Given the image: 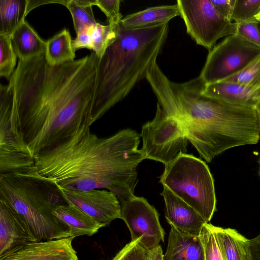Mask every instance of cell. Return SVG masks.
Segmentation results:
<instances>
[{"instance_id":"836d02e7","label":"cell","mask_w":260,"mask_h":260,"mask_svg":"<svg viewBox=\"0 0 260 260\" xmlns=\"http://www.w3.org/2000/svg\"><path fill=\"white\" fill-rule=\"evenodd\" d=\"M250 260H260V234L249 239Z\"/></svg>"},{"instance_id":"83f0119b","label":"cell","mask_w":260,"mask_h":260,"mask_svg":"<svg viewBox=\"0 0 260 260\" xmlns=\"http://www.w3.org/2000/svg\"><path fill=\"white\" fill-rule=\"evenodd\" d=\"M212 225L206 223L200 235L204 247L205 260H223Z\"/></svg>"},{"instance_id":"7402d4cb","label":"cell","mask_w":260,"mask_h":260,"mask_svg":"<svg viewBox=\"0 0 260 260\" xmlns=\"http://www.w3.org/2000/svg\"><path fill=\"white\" fill-rule=\"evenodd\" d=\"M45 56L47 62L52 66L75 60V52L68 29H63L46 41Z\"/></svg>"},{"instance_id":"9a60e30c","label":"cell","mask_w":260,"mask_h":260,"mask_svg":"<svg viewBox=\"0 0 260 260\" xmlns=\"http://www.w3.org/2000/svg\"><path fill=\"white\" fill-rule=\"evenodd\" d=\"M203 94L230 104L257 108L260 106V88L221 81L206 84Z\"/></svg>"},{"instance_id":"74e56055","label":"cell","mask_w":260,"mask_h":260,"mask_svg":"<svg viewBox=\"0 0 260 260\" xmlns=\"http://www.w3.org/2000/svg\"><path fill=\"white\" fill-rule=\"evenodd\" d=\"M259 26H260V23H259Z\"/></svg>"},{"instance_id":"5b68a950","label":"cell","mask_w":260,"mask_h":260,"mask_svg":"<svg viewBox=\"0 0 260 260\" xmlns=\"http://www.w3.org/2000/svg\"><path fill=\"white\" fill-rule=\"evenodd\" d=\"M0 201L24 220L38 241L70 237V228L53 213L67 204L60 189L35 171L0 174Z\"/></svg>"},{"instance_id":"3957f363","label":"cell","mask_w":260,"mask_h":260,"mask_svg":"<svg viewBox=\"0 0 260 260\" xmlns=\"http://www.w3.org/2000/svg\"><path fill=\"white\" fill-rule=\"evenodd\" d=\"M145 78L157 104L179 122L188 140L207 162L248 143L253 125L251 108L204 95L206 84L200 76L184 82H173L156 61Z\"/></svg>"},{"instance_id":"1f68e13d","label":"cell","mask_w":260,"mask_h":260,"mask_svg":"<svg viewBox=\"0 0 260 260\" xmlns=\"http://www.w3.org/2000/svg\"><path fill=\"white\" fill-rule=\"evenodd\" d=\"M88 28V27L76 33V38L72 40V47L75 52L82 48L93 50L92 40Z\"/></svg>"},{"instance_id":"5bb4252c","label":"cell","mask_w":260,"mask_h":260,"mask_svg":"<svg viewBox=\"0 0 260 260\" xmlns=\"http://www.w3.org/2000/svg\"><path fill=\"white\" fill-rule=\"evenodd\" d=\"M160 195L165 203V217L171 226L186 234L200 236L208 223L193 208L163 186Z\"/></svg>"},{"instance_id":"7a4b0ae2","label":"cell","mask_w":260,"mask_h":260,"mask_svg":"<svg viewBox=\"0 0 260 260\" xmlns=\"http://www.w3.org/2000/svg\"><path fill=\"white\" fill-rule=\"evenodd\" d=\"M141 136L127 128L102 138L85 127L35 155V171L61 189L108 190L122 205L135 196L137 168L145 159L138 149Z\"/></svg>"},{"instance_id":"ba28073f","label":"cell","mask_w":260,"mask_h":260,"mask_svg":"<svg viewBox=\"0 0 260 260\" xmlns=\"http://www.w3.org/2000/svg\"><path fill=\"white\" fill-rule=\"evenodd\" d=\"M187 33L209 51L219 39L237 33V23L222 16L211 0H178Z\"/></svg>"},{"instance_id":"9c48e42d","label":"cell","mask_w":260,"mask_h":260,"mask_svg":"<svg viewBox=\"0 0 260 260\" xmlns=\"http://www.w3.org/2000/svg\"><path fill=\"white\" fill-rule=\"evenodd\" d=\"M259 55V46L237 34L229 36L209 51L200 76L206 84L222 81L243 70Z\"/></svg>"},{"instance_id":"8d00e7d4","label":"cell","mask_w":260,"mask_h":260,"mask_svg":"<svg viewBox=\"0 0 260 260\" xmlns=\"http://www.w3.org/2000/svg\"><path fill=\"white\" fill-rule=\"evenodd\" d=\"M259 175H260V159H259Z\"/></svg>"},{"instance_id":"f546056e","label":"cell","mask_w":260,"mask_h":260,"mask_svg":"<svg viewBox=\"0 0 260 260\" xmlns=\"http://www.w3.org/2000/svg\"><path fill=\"white\" fill-rule=\"evenodd\" d=\"M121 1L93 0V5L97 6L107 17L109 24L117 25L122 17L120 12Z\"/></svg>"},{"instance_id":"4dcf8cb0","label":"cell","mask_w":260,"mask_h":260,"mask_svg":"<svg viewBox=\"0 0 260 260\" xmlns=\"http://www.w3.org/2000/svg\"><path fill=\"white\" fill-rule=\"evenodd\" d=\"M237 34L260 47L259 22L256 20L237 23Z\"/></svg>"},{"instance_id":"4316f807","label":"cell","mask_w":260,"mask_h":260,"mask_svg":"<svg viewBox=\"0 0 260 260\" xmlns=\"http://www.w3.org/2000/svg\"><path fill=\"white\" fill-rule=\"evenodd\" d=\"M260 10V0H236L231 20L235 22L255 19Z\"/></svg>"},{"instance_id":"277c9868","label":"cell","mask_w":260,"mask_h":260,"mask_svg":"<svg viewBox=\"0 0 260 260\" xmlns=\"http://www.w3.org/2000/svg\"><path fill=\"white\" fill-rule=\"evenodd\" d=\"M168 30L169 23L136 29H127L118 24L116 40L99 62L94 122L145 78L161 52Z\"/></svg>"},{"instance_id":"ffe728a7","label":"cell","mask_w":260,"mask_h":260,"mask_svg":"<svg viewBox=\"0 0 260 260\" xmlns=\"http://www.w3.org/2000/svg\"><path fill=\"white\" fill-rule=\"evenodd\" d=\"M13 47L19 59L45 54L46 42L25 20L11 37Z\"/></svg>"},{"instance_id":"d590c367","label":"cell","mask_w":260,"mask_h":260,"mask_svg":"<svg viewBox=\"0 0 260 260\" xmlns=\"http://www.w3.org/2000/svg\"><path fill=\"white\" fill-rule=\"evenodd\" d=\"M255 19L260 23V10L258 14L255 16Z\"/></svg>"},{"instance_id":"4fadbf2b","label":"cell","mask_w":260,"mask_h":260,"mask_svg":"<svg viewBox=\"0 0 260 260\" xmlns=\"http://www.w3.org/2000/svg\"><path fill=\"white\" fill-rule=\"evenodd\" d=\"M37 241L24 220L13 208L0 201V256Z\"/></svg>"},{"instance_id":"ac0fdd59","label":"cell","mask_w":260,"mask_h":260,"mask_svg":"<svg viewBox=\"0 0 260 260\" xmlns=\"http://www.w3.org/2000/svg\"><path fill=\"white\" fill-rule=\"evenodd\" d=\"M54 215L70 228V237L92 236L103 226L76 206L64 204L56 206Z\"/></svg>"},{"instance_id":"6da1fadb","label":"cell","mask_w":260,"mask_h":260,"mask_svg":"<svg viewBox=\"0 0 260 260\" xmlns=\"http://www.w3.org/2000/svg\"><path fill=\"white\" fill-rule=\"evenodd\" d=\"M99 60L94 52L55 66L45 54L18 59L0 85V142L34 157L90 127Z\"/></svg>"},{"instance_id":"d6a6232c","label":"cell","mask_w":260,"mask_h":260,"mask_svg":"<svg viewBox=\"0 0 260 260\" xmlns=\"http://www.w3.org/2000/svg\"><path fill=\"white\" fill-rule=\"evenodd\" d=\"M217 11L225 18L232 21L236 0H211Z\"/></svg>"},{"instance_id":"cb8c5ba5","label":"cell","mask_w":260,"mask_h":260,"mask_svg":"<svg viewBox=\"0 0 260 260\" xmlns=\"http://www.w3.org/2000/svg\"><path fill=\"white\" fill-rule=\"evenodd\" d=\"M118 25H102L97 22L88 28L91 37L93 52L100 59L107 49L116 40Z\"/></svg>"},{"instance_id":"8fae6325","label":"cell","mask_w":260,"mask_h":260,"mask_svg":"<svg viewBox=\"0 0 260 260\" xmlns=\"http://www.w3.org/2000/svg\"><path fill=\"white\" fill-rule=\"evenodd\" d=\"M60 189L67 204L78 207L103 227L114 219H121V205L116 195L111 191Z\"/></svg>"},{"instance_id":"484cf974","label":"cell","mask_w":260,"mask_h":260,"mask_svg":"<svg viewBox=\"0 0 260 260\" xmlns=\"http://www.w3.org/2000/svg\"><path fill=\"white\" fill-rule=\"evenodd\" d=\"M222 81L260 88V55L243 70Z\"/></svg>"},{"instance_id":"7c38bea8","label":"cell","mask_w":260,"mask_h":260,"mask_svg":"<svg viewBox=\"0 0 260 260\" xmlns=\"http://www.w3.org/2000/svg\"><path fill=\"white\" fill-rule=\"evenodd\" d=\"M72 237L31 242L0 256V260H79Z\"/></svg>"},{"instance_id":"f1b7e54d","label":"cell","mask_w":260,"mask_h":260,"mask_svg":"<svg viewBox=\"0 0 260 260\" xmlns=\"http://www.w3.org/2000/svg\"><path fill=\"white\" fill-rule=\"evenodd\" d=\"M142 237L131 241L111 260H150V252L141 242Z\"/></svg>"},{"instance_id":"44dd1931","label":"cell","mask_w":260,"mask_h":260,"mask_svg":"<svg viewBox=\"0 0 260 260\" xmlns=\"http://www.w3.org/2000/svg\"><path fill=\"white\" fill-rule=\"evenodd\" d=\"M28 13V0H1L0 35L11 37Z\"/></svg>"},{"instance_id":"30bf717a","label":"cell","mask_w":260,"mask_h":260,"mask_svg":"<svg viewBox=\"0 0 260 260\" xmlns=\"http://www.w3.org/2000/svg\"><path fill=\"white\" fill-rule=\"evenodd\" d=\"M121 219L127 225L131 241L140 238L148 250L164 242L165 233L156 209L143 197L134 196L121 205Z\"/></svg>"},{"instance_id":"e575fe53","label":"cell","mask_w":260,"mask_h":260,"mask_svg":"<svg viewBox=\"0 0 260 260\" xmlns=\"http://www.w3.org/2000/svg\"><path fill=\"white\" fill-rule=\"evenodd\" d=\"M150 260H165L163 251L160 245L149 250Z\"/></svg>"},{"instance_id":"2e32d148","label":"cell","mask_w":260,"mask_h":260,"mask_svg":"<svg viewBox=\"0 0 260 260\" xmlns=\"http://www.w3.org/2000/svg\"><path fill=\"white\" fill-rule=\"evenodd\" d=\"M171 226L165 260H205L200 236L183 233Z\"/></svg>"},{"instance_id":"603a6c76","label":"cell","mask_w":260,"mask_h":260,"mask_svg":"<svg viewBox=\"0 0 260 260\" xmlns=\"http://www.w3.org/2000/svg\"><path fill=\"white\" fill-rule=\"evenodd\" d=\"M62 5L70 11L76 33L97 23L92 9L93 0H66Z\"/></svg>"},{"instance_id":"d6986e66","label":"cell","mask_w":260,"mask_h":260,"mask_svg":"<svg viewBox=\"0 0 260 260\" xmlns=\"http://www.w3.org/2000/svg\"><path fill=\"white\" fill-rule=\"evenodd\" d=\"M212 228L223 260H250L249 239L235 229Z\"/></svg>"},{"instance_id":"d4e9b609","label":"cell","mask_w":260,"mask_h":260,"mask_svg":"<svg viewBox=\"0 0 260 260\" xmlns=\"http://www.w3.org/2000/svg\"><path fill=\"white\" fill-rule=\"evenodd\" d=\"M0 76L9 80L15 71L17 57L10 37L0 35Z\"/></svg>"},{"instance_id":"8992f818","label":"cell","mask_w":260,"mask_h":260,"mask_svg":"<svg viewBox=\"0 0 260 260\" xmlns=\"http://www.w3.org/2000/svg\"><path fill=\"white\" fill-rule=\"evenodd\" d=\"M165 166L159 182L209 222L216 211V199L214 180L206 162L181 153Z\"/></svg>"},{"instance_id":"e0dca14e","label":"cell","mask_w":260,"mask_h":260,"mask_svg":"<svg viewBox=\"0 0 260 260\" xmlns=\"http://www.w3.org/2000/svg\"><path fill=\"white\" fill-rule=\"evenodd\" d=\"M180 16L177 4L148 8L128 15L120 24L127 29H136L169 23L173 18Z\"/></svg>"},{"instance_id":"52a82bcc","label":"cell","mask_w":260,"mask_h":260,"mask_svg":"<svg viewBox=\"0 0 260 260\" xmlns=\"http://www.w3.org/2000/svg\"><path fill=\"white\" fill-rule=\"evenodd\" d=\"M141 136L145 159L166 165L187 152L188 139L180 123L158 104L154 118L142 126Z\"/></svg>"}]
</instances>
